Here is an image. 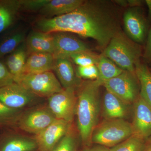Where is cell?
Segmentation results:
<instances>
[{
	"mask_svg": "<svg viewBox=\"0 0 151 151\" xmlns=\"http://www.w3.org/2000/svg\"><path fill=\"white\" fill-rule=\"evenodd\" d=\"M118 6L112 1L89 0L71 12L37 22L38 29L52 33L71 32L93 39L102 50L120 31L121 23Z\"/></svg>",
	"mask_w": 151,
	"mask_h": 151,
	"instance_id": "obj_1",
	"label": "cell"
},
{
	"mask_svg": "<svg viewBox=\"0 0 151 151\" xmlns=\"http://www.w3.org/2000/svg\"><path fill=\"white\" fill-rule=\"evenodd\" d=\"M101 86L97 79L86 80L82 81L76 90L77 127L82 142L87 146L91 145L92 133L99 124Z\"/></svg>",
	"mask_w": 151,
	"mask_h": 151,
	"instance_id": "obj_2",
	"label": "cell"
},
{
	"mask_svg": "<svg viewBox=\"0 0 151 151\" xmlns=\"http://www.w3.org/2000/svg\"><path fill=\"white\" fill-rule=\"evenodd\" d=\"M144 48L121 31L112 38L102 54L124 70L135 72L136 64L140 61Z\"/></svg>",
	"mask_w": 151,
	"mask_h": 151,
	"instance_id": "obj_3",
	"label": "cell"
},
{
	"mask_svg": "<svg viewBox=\"0 0 151 151\" xmlns=\"http://www.w3.org/2000/svg\"><path fill=\"white\" fill-rule=\"evenodd\" d=\"M132 135V124L125 119H104L94 129L91 142L110 148Z\"/></svg>",
	"mask_w": 151,
	"mask_h": 151,
	"instance_id": "obj_4",
	"label": "cell"
},
{
	"mask_svg": "<svg viewBox=\"0 0 151 151\" xmlns=\"http://www.w3.org/2000/svg\"><path fill=\"white\" fill-rule=\"evenodd\" d=\"M16 83L21 85L37 97L42 98H48L64 89L51 71L23 74Z\"/></svg>",
	"mask_w": 151,
	"mask_h": 151,
	"instance_id": "obj_5",
	"label": "cell"
},
{
	"mask_svg": "<svg viewBox=\"0 0 151 151\" xmlns=\"http://www.w3.org/2000/svg\"><path fill=\"white\" fill-rule=\"evenodd\" d=\"M102 86L129 105L134 104L139 96V83L135 72L124 70L120 75L104 82Z\"/></svg>",
	"mask_w": 151,
	"mask_h": 151,
	"instance_id": "obj_6",
	"label": "cell"
},
{
	"mask_svg": "<svg viewBox=\"0 0 151 151\" xmlns=\"http://www.w3.org/2000/svg\"><path fill=\"white\" fill-rule=\"evenodd\" d=\"M76 90L68 88L49 97L47 107L56 119L71 124L76 115Z\"/></svg>",
	"mask_w": 151,
	"mask_h": 151,
	"instance_id": "obj_7",
	"label": "cell"
},
{
	"mask_svg": "<svg viewBox=\"0 0 151 151\" xmlns=\"http://www.w3.org/2000/svg\"><path fill=\"white\" fill-rule=\"evenodd\" d=\"M142 7L129 8L123 17L125 33L133 41L142 44L146 42L148 22Z\"/></svg>",
	"mask_w": 151,
	"mask_h": 151,
	"instance_id": "obj_8",
	"label": "cell"
},
{
	"mask_svg": "<svg viewBox=\"0 0 151 151\" xmlns=\"http://www.w3.org/2000/svg\"><path fill=\"white\" fill-rule=\"evenodd\" d=\"M56 119L48 107H39L22 114L17 125L22 131L35 135Z\"/></svg>",
	"mask_w": 151,
	"mask_h": 151,
	"instance_id": "obj_9",
	"label": "cell"
},
{
	"mask_svg": "<svg viewBox=\"0 0 151 151\" xmlns=\"http://www.w3.org/2000/svg\"><path fill=\"white\" fill-rule=\"evenodd\" d=\"M71 123L56 119L48 127L35 135L40 151H52L60 140L70 131Z\"/></svg>",
	"mask_w": 151,
	"mask_h": 151,
	"instance_id": "obj_10",
	"label": "cell"
},
{
	"mask_svg": "<svg viewBox=\"0 0 151 151\" xmlns=\"http://www.w3.org/2000/svg\"><path fill=\"white\" fill-rule=\"evenodd\" d=\"M53 35L54 50L52 55L54 59L69 58L75 53L92 51L87 44L68 33L55 32Z\"/></svg>",
	"mask_w": 151,
	"mask_h": 151,
	"instance_id": "obj_11",
	"label": "cell"
},
{
	"mask_svg": "<svg viewBox=\"0 0 151 151\" xmlns=\"http://www.w3.org/2000/svg\"><path fill=\"white\" fill-rule=\"evenodd\" d=\"M133 135L144 139L151 136V106L139 96L134 104Z\"/></svg>",
	"mask_w": 151,
	"mask_h": 151,
	"instance_id": "obj_12",
	"label": "cell"
},
{
	"mask_svg": "<svg viewBox=\"0 0 151 151\" xmlns=\"http://www.w3.org/2000/svg\"><path fill=\"white\" fill-rule=\"evenodd\" d=\"M36 98L16 82L0 87V101L9 108L20 110L32 103Z\"/></svg>",
	"mask_w": 151,
	"mask_h": 151,
	"instance_id": "obj_13",
	"label": "cell"
},
{
	"mask_svg": "<svg viewBox=\"0 0 151 151\" xmlns=\"http://www.w3.org/2000/svg\"><path fill=\"white\" fill-rule=\"evenodd\" d=\"M63 89L72 88L76 90L81 84L70 58L54 59L53 69Z\"/></svg>",
	"mask_w": 151,
	"mask_h": 151,
	"instance_id": "obj_14",
	"label": "cell"
},
{
	"mask_svg": "<svg viewBox=\"0 0 151 151\" xmlns=\"http://www.w3.org/2000/svg\"><path fill=\"white\" fill-rule=\"evenodd\" d=\"M130 105L105 89L103 97L102 115L105 119H123L128 117Z\"/></svg>",
	"mask_w": 151,
	"mask_h": 151,
	"instance_id": "obj_15",
	"label": "cell"
},
{
	"mask_svg": "<svg viewBox=\"0 0 151 151\" xmlns=\"http://www.w3.org/2000/svg\"><path fill=\"white\" fill-rule=\"evenodd\" d=\"M25 44L29 55L34 53L52 54L54 50L53 33L33 31L28 35Z\"/></svg>",
	"mask_w": 151,
	"mask_h": 151,
	"instance_id": "obj_16",
	"label": "cell"
},
{
	"mask_svg": "<svg viewBox=\"0 0 151 151\" xmlns=\"http://www.w3.org/2000/svg\"><path fill=\"white\" fill-rule=\"evenodd\" d=\"M54 58L52 54L34 53L29 55L24 65L23 75L51 71Z\"/></svg>",
	"mask_w": 151,
	"mask_h": 151,
	"instance_id": "obj_17",
	"label": "cell"
},
{
	"mask_svg": "<svg viewBox=\"0 0 151 151\" xmlns=\"http://www.w3.org/2000/svg\"><path fill=\"white\" fill-rule=\"evenodd\" d=\"M84 1V0H49L40 12L49 16H60L74 11Z\"/></svg>",
	"mask_w": 151,
	"mask_h": 151,
	"instance_id": "obj_18",
	"label": "cell"
},
{
	"mask_svg": "<svg viewBox=\"0 0 151 151\" xmlns=\"http://www.w3.org/2000/svg\"><path fill=\"white\" fill-rule=\"evenodd\" d=\"M27 54L25 43L24 42L11 53L7 59L6 66L13 77L14 82L23 75Z\"/></svg>",
	"mask_w": 151,
	"mask_h": 151,
	"instance_id": "obj_19",
	"label": "cell"
},
{
	"mask_svg": "<svg viewBox=\"0 0 151 151\" xmlns=\"http://www.w3.org/2000/svg\"><path fill=\"white\" fill-rule=\"evenodd\" d=\"M36 149L35 139L20 135L7 137L0 145V151H33Z\"/></svg>",
	"mask_w": 151,
	"mask_h": 151,
	"instance_id": "obj_20",
	"label": "cell"
},
{
	"mask_svg": "<svg viewBox=\"0 0 151 151\" xmlns=\"http://www.w3.org/2000/svg\"><path fill=\"white\" fill-rule=\"evenodd\" d=\"M21 9L20 0L0 1V33L12 24Z\"/></svg>",
	"mask_w": 151,
	"mask_h": 151,
	"instance_id": "obj_21",
	"label": "cell"
},
{
	"mask_svg": "<svg viewBox=\"0 0 151 151\" xmlns=\"http://www.w3.org/2000/svg\"><path fill=\"white\" fill-rule=\"evenodd\" d=\"M135 73L139 83L140 96L151 106V73L149 68L140 60L136 64Z\"/></svg>",
	"mask_w": 151,
	"mask_h": 151,
	"instance_id": "obj_22",
	"label": "cell"
},
{
	"mask_svg": "<svg viewBox=\"0 0 151 151\" xmlns=\"http://www.w3.org/2000/svg\"><path fill=\"white\" fill-rule=\"evenodd\" d=\"M96 65L99 71V77L97 80L102 86L104 82L120 75L124 70L102 54Z\"/></svg>",
	"mask_w": 151,
	"mask_h": 151,
	"instance_id": "obj_23",
	"label": "cell"
},
{
	"mask_svg": "<svg viewBox=\"0 0 151 151\" xmlns=\"http://www.w3.org/2000/svg\"><path fill=\"white\" fill-rule=\"evenodd\" d=\"M25 35L23 32L15 33L5 40L0 44V58L12 53L24 42Z\"/></svg>",
	"mask_w": 151,
	"mask_h": 151,
	"instance_id": "obj_24",
	"label": "cell"
},
{
	"mask_svg": "<svg viewBox=\"0 0 151 151\" xmlns=\"http://www.w3.org/2000/svg\"><path fill=\"white\" fill-rule=\"evenodd\" d=\"M146 139L132 135L126 140L110 148V151H144Z\"/></svg>",
	"mask_w": 151,
	"mask_h": 151,
	"instance_id": "obj_25",
	"label": "cell"
},
{
	"mask_svg": "<svg viewBox=\"0 0 151 151\" xmlns=\"http://www.w3.org/2000/svg\"><path fill=\"white\" fill-rule=\"evenodd\" d=\"M22 114L19 110L9 108L0 101V126L17 124Z\"/></svg>",
	"mask_w": 151,
	"mask_h": 151,
	"instance_id": "obj_26",
	"label": "cell"
},
{
	"mask_svg": "<svg viewBox=\"0 0 151 151\" xmlns=\"http://www.w3.org/2000/svg\"><path fill=\"white\" fill-rule=\"evenodd\" d=\"M100 55L92 51L82 52L72 55L69 58L77 66H86L97 65Z\"/></svg>",
	"mask_w": 151,
	"mask_h": 151,
	"instance_id": "obj_27",
	"label": "cell"
},
{
	"mask_svg": "<svg viewBox=\"0 0 151 151\" xmlns=\"http://www.w3.org/2000/svg\"><path fill=\"white\" fill-rule=\"evenodd\" d=\"M52 151H76V141L69 131L60 140Z\"/></svg>",
	"mask_w": 151,
	"mask_h": 151,
	"instance_id": "obj_28",
	"label": "cell"
},
{
	"mask_svg": "<svg viewBox=\"0 0 151 151\" xmlns=\"http://www.w3.org/2000/svg\"><path fill=\"white\" fill-rule=\"evenodd\" d=\"M75 71L77 76L81 79L95 80L99 77V71L96 65L77 66Z\"/></svg>",
	"mask_w": 151,
	"mask_h": 151,
	"instance_id": "obj_29",
	"label": "cell"
},
{
	"mask_svg": "<svg viewBox=\"0 0 151 151\" xmlns=\"http://www.w3.org/2000/svg\"><path fill=\"white\" fill-rule=\"evenodd\" d=\"M49 0H20L21 9L30 11H40Z\"/></svg>",
	"mask_w": 151,
	"mask_h": 151,
	"instance_id": "obj_30",
	"label": "cell"
},
{
	"mask_svg": "<svg viewBox=\"0 0 151 151\" xmlns=\"http://www.w3.org/2000/svg\"><path fill=\"white\" fill-rule=\"evenodd\" d=\"M14 82L13 77L10 73L7 66L0 62V87Z\"/></svg>",
	"mask_w": 151,
	"mask_h": 151,
	"instance_id": "obj_31",
	"label": "cell"
},
{
	"mask_svg": "<svg viewBox=\"0 0 151 151\" xmlns=\"http://www.w3.org/2000/svg\"><path fill=\"white\" fill-rule=\"evenodd\" d=\"M142 58L144 60V63L147 65L148 64L151 65V26L146 39L145 46L144 48Z\"/></svg>",
	"mask_w": 151,
	"mask_h": 151,
	"instance_id": "obj_32",
	"label": "cell"
},
{
	"mask_svg": "<svg viewBox=\"0 0 151 151\" xmlns=\"http://www.w3.org/2000/svg\"><path fill=\"white\" fill-rule=\"evenodd\" d=\"M82 151H110V148L100 145L87 146Z\"/></svg>",
	"mask_w": 151,
	"mask_h": 151,
	"instance_id": "obj_33",
	"label": "cell"
},
{
	"mask_svg": "<svg viewBox=\"0 0 151 151\" xmlns=\"http://www.w3.org/2000/svg\"><path fill=\"white\" fill-rule=\"evenodd\" d=\"M128 2L129 8L142 7L145 4V1L141 0H128Z\"/></svg>",
	"mask_w": 151,
	"mask_h": 151,
	"instance_id": "obj_34",
	"label": "cell"
},
{
	"mask_svg": "<svg viewBox=\"0 0 151 151\" xmlns=\"http://www.w3.org/2000/svg\"><path fill=\"white\" fill-rule=\"evenodd\" d=\"M114 2L117 6H120L122 7H127L128 5V0H116L114 1Z\"/></svg>",
	"mask_w": 151,
	"mask_h": 151,
	"instance_id": "obj_35",
	"label": "cell"
},
{
	"mask_svg": "<svg viewBox=\"0 0 151 151\" xmlns=\"http://www.w3.org/2000/svg\"><path fill=\"white\" fill-rule=\"evenodd\" d=\"M144 151H151V136L146 139Z\"/></svg>",
	"mask_w": 151,
	"mask_h": 151,
	"instance_id": "obj_36",
	"label": "cell"
},
{
	"mask_svg": "<svg viewBox=\"0 0 151 151\" xmlns=\"http://www.w3.org/2000/svg\"><path fill=\"white\" fill-rule=\"evenodd\" d=\"M145 3L148 9V18L151 24V0H146Z\"/></svg>",
	"mask_w": 151,
	"mask_h": 151,
	"instance_id": "obj_37",
	"label": "cell"
},
{
	"mask_svg": "<svg viewBox=\"0 0 151 151\" xmlns=\"http://www.w3.org/2000/svg\"><path fill=\"white\" fill-rule=\"evenodd\" d=\"M149 69H150V72L151 73V68H149Z\"/></svg>",
	"mask_w": 151,
	"mask_h": 151,
	"instance_id": "obj_38",
	"label": "cell"
}]
</instances>
